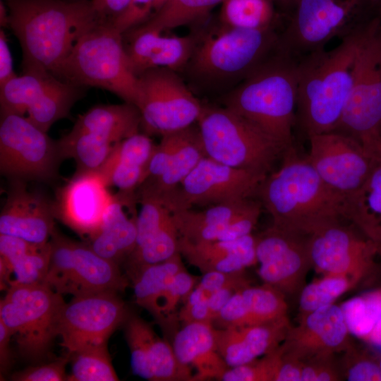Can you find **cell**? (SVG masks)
<instances>
[{
	"label": "cell",
	"mask_w": 381,
	"mask_h": 381,
	"mask_svg": "<svg viewBox=\"0 0 381 381\" xmlns=\"http://www.w3.org/2000/svg\"><path fill=\"white\" fill-rule=\"evenodd\" d=\"M50 251L49 241L37 244L25 241L9 262L0 259L12 271L13 279L10 284L43 283L49 269Z\"/></svg>",
	"instance_id": "f35d334b"
},
{
	"label": "cell",
	"mask_w": 381,
	"mask_h": 381,
	"mask_svg": "<svg viewBox=\"0 0 381 381\" xmlns=\"http://www.w3.org/2000/svg\"><path fill=\"white\" fill-rule=\"evenodd\" d=\"M140 128V113L135 104L97 105L80 115L57 143L63 159H74L77 171H98L116 144Z\"/></svg>",
	"instance_id": "30bf717a"
},
{
	"label": "cell",
	"mask_w": 381,
	"mask_h": 381,
	"mask_svg": "<svg viewBox=\"0 0 381 381\" xmlns=\"http://www.w3.org/2000/svg\"><path fill=\"white\" fill-rule=\"evenodd\" d=\"M135 201L114 194L107 208L100 229L87 243L101 257L119 263L133 250L136 240L137 214L128 217L125 211Z\"/></svg>",
	"instance_id": "1f68e13d"
},
{
	"label": "cell",
	"mask_w": 381,
	"mask_h": 381,
	"mask_svg": "<svg viewBox=\"0 0 381 381\" xmlns=\"http://www.w3.org/2000/svg\"><path fill=\"white\" fill-rule=\"evenodd\" d=\"M69 381H116L107 344L89 347L72 354Z\"/></svg>",
	"instance_id": "b9f144b4"
},
{
	"label": "cell",
	"mask_w": 381,
	"mask_h": 381,
	"mask_svg": "<svg viewBox=\"0 0 381 381\" xmlns=\"http://www.w3.org/2000/svg\"><path fill=\"white\" fill-rule=\"evenodd\" d=\"M265 176L205 157L176 188L158 201L174 213L193 206L207 207L254 198Z\"/></svg>",
	"instance_id": "9a60e30c"
},
{
	"label": "cell",
	"mask_w": 381,
	"mask_h": 381,
	"mask_svg": "<svg viewBox=\"0 0 381 381\" xmlns=\"http://www.w3.org/2000/svg\"><path fill=\"white\" fill-rule=\"evenodd\" d=\"M381 130V18L365 34L358 48L352 87L334 130L358 142L368 153Z\"/></svg>",
	"instance_id": "7c38bea8"
},
{
	"label": "cell",
	"mask_w": 381,
	"mask_h": 381,
	"mask_svg": "<svg viewBox=\"0 0 381 381\" xmlns=\"http://www.w3.org/2000/svg\"><path fill=\"white\" fill-rule=\"evenodd\" d=\"M282 360L281 345L252 361L229 368L222 381H277Z\"/></svg>",
	"instance_id": "bcb514c9"
},
{
	"label": "cell",
	"mask_w": 381,
	"mask_h": 381,
	"mask_svg": "<svg viewBox=\"0 0 381 381\" xmlns=\"http://www.w3.org/2000/svg\"><path fill=\"white\" fill-rule=\"evenodd\" d=\"M136 104L144 133L161 137L195 124L202 103L178 73L164 68L138 76Z\"/></svg>",
	"instance_id": "4fadbf2b"
},
{
	"label": "cell",
	"mask_w": 381,
	"mask_h": 381,
	"mask_svg": "<svg viewBox=\"0 0 381 381\" xmlns=\"http://www.w3.org/2000/svg\"><path fill=\"white\" fill-rule=\"evenodd\" d=\"M368 153L376 162L381 163V130L375 138Z\"/></svg>",
	"instance_id": "9f6ffc18"
},
{
	"label": "cell",
	"mask_w": 381,
	"mask_h": 381,
	"mask_svg": "<svg viewBox=\"0 0 381 381\" xmlns=\"http://www.w3.org/2000/svg\"><path fill=\"white\" fill-rule=\"evenodd\" d=\"M380 368H381V353H380Z\"/></svg>",
	"instance_id": "94428289"
},
{
	"label": "cell",
	"mask_w": 381,
	"mask_h": 381,
	"mask_svg": "<svg viewBox=\"0 0 381 381\" xmlns=\"http://www.w3.org/2000/svg\"><path fill=\"white\" fill-rule=\"evenodd\" d=\"M281 30L219 26L198 32L193 53L183 72L193 92L227 93L279 48Z\"/></svg>",
	"instance_id": "3957f363"
},
{
	"label": "cell",
	"mask_w": 381,
	"mask_h": 381,
	"mask_svg": "<svg viewBox=\"0 0 381 381\" xmlns=\"http://www.w3.org/2000/svg\"><path fill=\"white\" fill-rule=\"evenodd\" d=\"M83 87L56 77L42 96L28 109L25 117L47 133L56 121L68 116L73 105L82 97Z\"/></svg>",
	"instance_id": "d590c367"
},
{
	"label": "cell",
	"mask_w": 381,
	"mask_h": 381,
	"mask_svg": "<svg viewBox=\"0 0 381 381\" xmlns=\"http://www.w3.org/2000/svg\"><path fill=\"white\" fill-rule=\"evenodd\" d=\"M308 160L322 180L346 197L366 181L377 162L352 137L333 131L308 137Z\"/></svg>",
	"instance_id": "d6986e66"
},
{
	"label": "cell",
	"mask_w": 381,
	"mask_h": 381,
	"mask_svg": "<svg viewBox=\"0 0 381 381\" xmlns=\"http://www.w3.org/2000/svg\"><path fill=\"white\" fill-rule=\"evenodd\" d=\"M274 2H277L278 4L285 6L291 8L295 0H272Z\"/></svg>",
	"instance_id": "680465c9"
},
{
	"label": "cell",
	"mask_w": 381,
	"mask_h": 381,
	"mask_svg": "<svg viewBox=\"0 0 381 381\" xmlns=\"http://www.w3.org/2000/svg\"><path fill=\"white\" fill-rule=\"evenodd\" d=\"M163 32L138 26L124 33L131 67L138 78L145 71L164 68L183 71L195 47L198 32L185 36L164 35Z\"/></svg>",
	"instance_id": "484cf974"
},
{
	"label": "cell",
	"mask_w": 381,
	"mask_h": 381,
	"mask_svg": "<svg viewBox=\"0 0 381 381\" xmlns=\"http://www.w3.org/2000/svg\"><path fill=\"white\" fill-rule=\"evenodd\" d=\"M12 335L10 331L0 320V367L1 373L7 370L11 362L10 341Z\"/></svg>",
	"instance_id": "11a10c76"
},
{
	"label": "cell",
	"mask_w": 381,
	"mask_h": 381,
	"mask_svg": "<svg viewBox=\"0 0 381 381\" xmlns=\"http://www.w3.org/2000/svg\"><path fill=\"white\" fill-rule=\"evenodd\" d=\"M249 284H250L249 281L244 276L238 280L219 289L207 299L209 316L212 323L231 297L239 289Z\"/></svg>",
	"instance_id": "f907efd6"
},
{
	"label": "cell",
	"mask_w": 381,
	"mask_h": 381,
	"mask_svg": "<svg viewBox=\"0 0 381 381\" xmlns=\"http://www.w3.org/2000/svg\"><path fill=\"white\" fill-rule=\"evenodd\" d=\"M117 294L106 291L75 296L65 304L59 336L68 355L107 344L114 331L126 321L128 310Z\"/></svg>",
	"instance_id": "e0dca14e"
},
{
	"label": "cell",
	"mask_w": 381,
	"mask_h": 381,
	"mask_svg": "<svg viewBox=\"0 0 381 381\" xmlns=\"http://www.w3.org/2000/svg\"><path fill=\"white\" fill-rule=\"evenodd\" d=\"M378 11H379V16L381 18V0H378Z\"/></svg>",
	"instance_id": "91938a15"
},
{
	"label": "cell",
	"mask_w": 381,
	"mask_h": 381,
	"mask_svg": "<svg viewBox=\"0 0 381 381\" xmlns=\"http://www.w3.org/2000/svg\"><path fill=\"white\" fill-rule=\"evenodd\" d=\"M140 209L136 217V240L126 259V275L140 267L164 261L179 253L180 237L172 213L159 201L147 197L137 198Z\"/></svg>",
	"instance_id": "cb8c5ba5"
},
{
	"label": "cell",
	"mask_w": 381,
	"mask_h": 381,
	"mask_svg": "<svg viewBox=\"0 0 381 381\" xmlns=\"http://www.w3.org/2000/svg\"><path fill=\"white\" fill-rule=\"evenodd\" d=\"M179 363L193 375L194 381L220 380L229 368L217 351L214 327L210 322L182 325L171 342Z\"/></svg>",
	"instance_id": "83f0119b"
},
{
	"label": "cell",
	"mask_w": 381,
	"mask_h": 381,
	"mask_svg": "<svg viewBox=\"0 0 381 381\" xmlns=\"http://www.w3.org/2000/svg\"><path fill=\"white\" fill-rule=\"evenodd\" d=\"M179 253L155 264L143 266L128 277L133 284L135 303L154 318L158 303L173 277L185 269Z\"/></svg>",
	"instance_id": "e575fe53"
},
{
	"label": "cell",
	"mask_w": 381,
	"mask_h": 381,
	"mask_svg": "<svg viewBox=\"0 0 381 381\" xmlns=\"http://www.w3.org/2000/svg\"><path fill=\"white\" fill-rule=\"evenodd\" d=\"M350 334L341 306L333 303L298 318L281 347L284 356L305 362L344 352Z\"/></svg>",
	"instance_id": "7402d4cb"
},
{
	"label": "cell",
	"mask_w": 381,
	"mask_h": 381,
	"mask_svg": "<svg viewBox=\"0 0 381 381\" xmlns=\"http://www.w3.org/2000/svg\"><path fill=\"white\" fill-rule=\"evenodd\" d=\"M344 218L381 245V163L377 162L364 183L346 196Z\"/></svg>",
	"instance_id": "836d02e7"
},
{
	"label": "cell",
	"mask_w": 381,
	"mask_h": 381,
	"mask_svg": "<svg viewBox=\"0 0 381 381\" xmlns=\"http://www.w3.org/2000/svg\"><path fill=\"white\" fill-rule=\"evenodd\" d=\"M59 78L108 90L135 106L138 99V78L131 67L123 34L109 22L100 21L78 39Z\"/></svg>",
	"instance_id": "52a82bcc"
},
{
	"label": "cell",
	"mask_w": 381,
	"mask_h": 381,
	"mask_svg": "<svg viewBox=\"0 0 381 381\" xmlns=\"http://www.w3.org/2000/svg\"><path fill=\"white\" fill-rule=\"evenodd\" d=\"M346 196L328 186L294 146L280 167L259 184L254 198L271 215L272 224L306 236L344 218Z\"/></svg>",
	"instance_id": "7a4b0ae2"
},
{
	"label": "cell",
	"mask_w": 381,
	"mask_h": 381,
	"mask_svg": "<svg viewBox=\"0 0 381 381\" xmlns=\"http://www.w3.org/2000/svg\"><path fill=\"white\" fill-rule=\"evenodd\" d=\"M340 306L350 334L367 341L381 319V290L350 298Z\"/></svg>",
	"instance_id": "60d3db41"
},
{
	"label": "cell",
	"mask_w": 381,
	"mask_h": 381,
	"mask_svg": "<svg viewBox=\"0 0 381 381\" xmlns=\"http://www.w3.org/2000/svg\"><path fill=\"white\" fill-rule=\"evenodd\" d=\"M8 40L4 30L0 31V87L16 77Z\"/></svg>",
	"instance_id": "f5cc1de1"
},
{
	"label": "cell",
	"mask_w": 381,
	"mask_h": 381,
	"mask_svg": "<svg viewBox=\"0 0 381 381\" xmlns=\"http://www.w3.org/2000/svg\"><path fill=\"white\" fill-rule=\"evenodd\" d=\"M286 296L263 284L239 289L212 322L216 328L265 324L288 317Z\"/></svg>",
	"instance_id": "f546056e"
},
{
	"label": "cell",
	"mask_w": 381,
	"mask_h": 381,
	"mask_svg": "<svg viewBox=\"0 0 381 381\" xmlns=\"http://www.w3.org/2000/svg\"><path fill=\"white\" fill-rule=\"evenodd\" d=\"M9 185L0 214V234L48 243L55 230L52 202L30 190L26 181L11 179Z\"/></svg>",
	"instance_id": "d4e9b609"
},
{
	"label": "cell",
	"mask_w": 381,
	"mask_h": 381,
	"mask_svg": "<svg viewBox=\"0 0 381 381\" xmlns=\"http://www.w3.org/2000/svg\"><path fill=\"white\" fill-rule=\"evenodd\" d=\"M99 171H76L52 201L55 219L87 241L101 227L114 195Z\"/></svg>",
	"instance_id": "44dd1931"
},
{
	"label": "cell",
	"mask_w": 381,
	"mask_h": 381,
	"mask_svg": "<svg viewBox=\"0 0 381 381\" xmlns=\"http://www.w3.org/2000/svg\"><path fill=\"white\" fill-rule=\"evenodd\" d=\"M0 23L3 27L8 25V14L2 1L0 4Z\"/></svg>",
	"instance_id": "6f0895ef"
},
{
	"label": "cell",
	"mask_w": 381,
	"mask_h": 381,
	"mask_svg": "<svg viewBox=\"0 0 381 381\" xmlns=\"http://www.w3.org/2000/svg\"><path fill=\"white\" fill-rule=\"evenodd\" d=\"M308 249L316 271L347 277L356 286L375 269L381 245L339 221L309 236Z\"/></svg>",
	"instance_id": "2e32d148"
},
{
	"label": "cell",
	"mask_w": 381,
	"mask_h": 381,
	"mask_svg": "<svg viewBox=\"0 0 381 381\" xmlns=\"http://www.w3.org/2000/svg\"><path fill=\"white\" fill-rule=\"evenodd\" d=\"M370 25L332 49L299 58L296 123L308 138L337 128L352 87L358 48Z\"/></svg>",
	"instance_id": "277c9868"
},
{
	"label": "cell",
	"mask_w": 381,
	"mask_h": 381,
	"mask_svg": "<svg viewBox=\"0 0 381 381\" xmlns=\"http://www.w3.org/2000/svg\"><path fill=\"white\" fill-rule=\"evenodd\" d=\"M131 0H91L92 6L99 18L113 22L124 12Z\"/></svg>",
	"instance_id": "816d5d0a"
},
{
	"label": "cell",
	"mask_w": 381,
	"mask_h": 381,
	"mask_svg": "<svg viewBox=\"0 0 381 381\" xmlns=\"http://www.w3.org/2000/svg\"><path fill=\"white\" fill-rule=\"evenodd\" d=\"M291 8L279 49L296 58L363 31L380 17L373 13L378 0H295Z\"/></svg>",
	"instance_id": "8992f818"
},
{
	"label": "cell",
	"mask_w": 381,
	"mask_h": 381,
	"mask_svg": "<svg viewBox=\"0 0 381 381\" xmlns=\"http://www.w3.org/2000/svg\"><path fill=\"white\" fill-rule=\"evenodd\" d=\"M155 145L150 135L139 132L117 143L98 171L108 187L116 188L120 196L135 198Z\"/></svg>",
	"instance_id": "f1b7e54d"
},
{
	"label": "cell",
	"mask_w": 381,
	"mask_h": 381,
	"mask_svg": "<svg viewBox=\"0 0 381 381\" xmlns=\"http://www.w3.org/2000/svg\"><path fill=\"white\" fill-rule=\"evenodd\" d=\"M64 159L53 140L25 116L1 113L0 171L10 180L49 181Z\"/></svg>",
	"instance_id": "5bb4252c"
},
{
	"label": "cell",
	"mask_w": 381,
	"mask_h": 381,
	"mask_svg": "<svg viewBox=\"0 0 381 381\" xmlns=\"http://www.w3.org/2000/svg\"><path fill=\"white\" fill-rule=\"evenodd\" d=\"M356 286L347 277L326 274L306 284L299 296V317L302 318L334 301Z\"/></svg>",
	"instance_id": "7bdbcfd3"
},
{
	"label": "cell",
	"mask_w": 381,
	"mask_h": 381,
	"mask_svg": "<svg viewBox=\"0 0 381 381\" xmlns=\"http://www.w3.org/2000/svg\"><path fill=\"white\" fill-rule=\"evenodd\" d=\"M205 157L197 123L183 129L179 145L164 173L156 179L144 181L135 191V198L160 200L176 188Z\"/></svg>",
	"instance_id": "d6a6232c"
},
{
	"label": "cell",
	"mask_w": 381,
	"mask_h": 381,
	"mask_svg": "<svg viewBox=\"0 0 381 381\" xmlns=\"http://www.w3.org/2000/svg\"><path fill=\"white\" fill-rule=\"evenodd\" d=\"M224 0H168L163 8L142 25L163 32L188 25L205 16Z\"/></svg>",
	"instance_id": "ab89813d"
},
{
	"label": "cell",
	"mask_w": 381,
	"mask_h": 381,
	"mask_svg": "<svg viewBox=\"0 0 381 381\" xmlns=\"http://www.w3.org/2000/svg\"><path fill=\"white\" fill-rule=\"evenodd\" d=\"M168 0H131L113 25L123 34L147 23L163 8Z\"/></svg>",
	"instance_id": "7dc6e473"
},
{
	"label": "cell",
	"mask_w": 381,
	"mask_h": 381,
	"mask_svg": "<svg viewBox=\"0 0 381 381\" xmlns=\"http://www.w3.org/2000/svg\"><path fill=\"white\" fill-rule=\"evenodd\" d=\"M339 368L349 381H381L380 354L353 342L344 351Z\"/></svg>",
	"instance_id": "f6af8a7d"
},
{
	"label": "cell",
	"mask_w": 381,
	"mask_h": 381,
	"mask_svg": "<svg viewBox=\"0 0 381 381\" xmlns=\"http://www.w3.org/2000/svg\"><path fill=\"white\" fill-rule=\"evenodd\" d=\"M178 250L202 274L244 272L257 264L255 236L252 234L234 240L197 243L180 236Z\"/></svg>",
	"instance_id": "4dcf8cb0"
},
{
	"label": "cell",
	"mask_w": 381,
	"mask_h": 381,
	"mask_svg": "<svg viewBox=\"0 0 381 381\" xmlns=\"http://www.w3.org/2000/svg\"><path fill=\"white\" fill-rule=\"evenodd\" d=\"M50 260L44 283L61 295L73 297L121 292L128 286L119 265L99 255L88 243L54 230L49 240Z\"/></svg>",
	"instance_id": "8fae6325"
},
{
	"label": "cell",
	"mask_w": 381,
	"mask_h": 381,
	"mask_svg": "<svg viewBox=\"0 0 381 381\" xmlns=\"http://www.w3.org/2000/svg\"><path fill=\"white\" fill-rule=\"evenodd\" d=\"M299 58L279 49L231 91L226 108L283 145L294 146Z\"/></svg>",
	"instance_id": "5b68a950"
},
{
	"label": "cell",
	"mask_w": 381,
	"mask_h": 381,
	"mask_svg": "<svg viewBox=\"0 0 381 381\" xmlns=\"http://www.w3.org/2000/svg\"><path fill=\"white\" fill-rule=\"evenodd\" d=\"M303 362L284 356L277 375V381H301Z\"/></svg>",
	"instance_id": "db71d44e"
},
{
	"label": "cell",
	"mask_w": 381,
	"mask_h": 381,
	"mask_svg": "<svg viewBox=\"0 0 381 381\" xmlns=\"http://www.w3.org/2000/svg\"><path fill=\"white\" fill-rule=\"evenodd\" d=\"M220 22L226 26L243 30L282 31L284 28L272 0H224Z\"/></svg>",
	"instance_id": "8d00e7d4"
},
{
	"label": "cell",
	"mask_w": 381,
	"mask_h": 381,
	"mask_svg": "<svg viewBox=\"0 0 381 381\" xmlns=\"http://www.w3.org/2000/svg\"><path fill=\"white\" fill-rule=\"evenodd\" d=\"M262 206L254 198L219 203L200 211L172 213L180 236L192 242L229 241L252 234Z\"/></svg>",
	"instance_id": "ffe728a7"
},
{
	"label": "cell",
	"mask_w": 381,
	"mask_h": 381,
	"mask_svg": "<svg viewBox=\"0 0 381 381\" xmlns=\"http://www.w3.org/2000/svg\"><path fill=\"white\" fill-rule=\"evenodd\" d=\"M125 336L135 375L150 381H194L192 373L178 361L171 344L140 317L128 318Z\"/></svg>",
	"instance_id": "603a6c76"
},
{
	"label": "cell",
	"mask_w": 381,
	"mask_h": 381,
	"mask_svg": "<svg viewBox=\"0 0 381 381\" xmlns=\"http://www.w3.org/2000/svg\"><path fill=\"white\" fill-rule=\"evenodd\" d=\"M65 304L62 295L44 282L8 286L0 301V320L25 358L35 361L48 353L59 336Z\"/></svg>",
	"instance_id": "9c48e42d"
},
{
	"label": "cell",
	"mask_w": 381,
	"mask_h": 381,
	"mask_svg": "<svg viewBox=\"0 0 381 381\" xmlns=\"http://www.w3.org/2000/svg\"><path fill=\"white\" fill-rule=\"evenodd\" d=\"M291 326L286 317L261 325L214 327L217 349L229 368L241 365L279 346Z\"/></svg>",
	"instance_id": "4316f807"
},
{
	"label": "cell",
	"mask_w": 381,
	"mask_h": 381,
	"mask_svg": "<svg viewBox=\"0 0 381 381\" xmlns=\"http://www.w3.org/2000/svg\"><path fill=\"white\" fill-rule=\"evenodd\" d=\"M343 380L334 356L318 358L303 362L301 381H337Z\"/></svg>",
	"instance_id": "681fc988"
},
{
	"label": "cell",
	"mask_w": 381,
	"mask_h": 381,
	"mask_svg": "<svg viewBox=\"0 0 381 381\" xmlns=\"http://www.w3.org/2000/svg\"><path fill=\"white\" fill-rule=\"evenodd\" d=\"M206 157L267 176L287 150L225 107L202 104L197 121Z\"/></svg>",
	"instance_id": "ba28073f"
},
{
	"label": "cell",
	"mask_w": 381,
	"mask_h": 381,
	"mask_svg": "<svg viewBox=\"0 0 381 381\" xmlns=\"http://www.w3.org/2000/svg\"><path fill=\"white\" fill-rule=\"evenodd\" d=\"M8 26L23 52L25 72L59 78L78 39L102 20L91 1L8 0Z\"/></svg>",
	"instance_id": "6da1fadb"
},
{
	"label": "cell",
	"mask_w": 381,
	"mask_h": 381,
	"mask_svg": "<svg viewBox=\"0 0 381 381\" xmlns=\"http://www.w3.org/2000/svg\"><path fill=\"white\" fill-rule=\"evenodd\" d=\"M308 237L273 224L255 236L258 273L264 284L285 296L300 294L312 267Z\"/></svg>",
	"instance_id": "ac0fdd59"
},
{
	"label": "cell",
	"mask_w": 381,
	"mask_h": 381,
	"mask_svg": "<svg viewBox=\"0 0 381 381\" xmlns=\"http://www.w3.org/2000/svg\"><path fill=\"white\" fill-rule=\"evenodd\" d=\"M70 356L50 363H43L13 373L11 379L15 381H61L66 380V366Z\"/></svg>",
	"instance_id": "c3c4849f"
},
{
	"label": "cell",
	"mask_w": 381,
	"mask_h": 381,
	"mask_svg": "<svg viewBox=\"0 0 381 381\" xmlns=\"http://www.w3.org/2000/svg\"><path fill=\"white\" fill-rule=\"evenodd\" d=\"M200 278L189 273L185 268L173 277L162 294L155 319L167 332V335L174 336L178 330L176 327L179 322L177 310L179 304L184 302Z\"/></svg>",
	"instance_id": "ee69618b"
},
{
	"label": "cell",
	"mask_w": 381,
	"mask_h": 381,
	"mask_svg": "<svg viewBox=\"0 0 381 381\" xmlns=\"http://www.w3.org/2000/svg\"><path fill=\"white\" fill-rule=\"evenodd\" d=\"M55 78L50 73L25 72L12 78L0 87L1 113L25 116Z\"/></svg>",
	"instance_id": "74e56055"
}]
</instances>
